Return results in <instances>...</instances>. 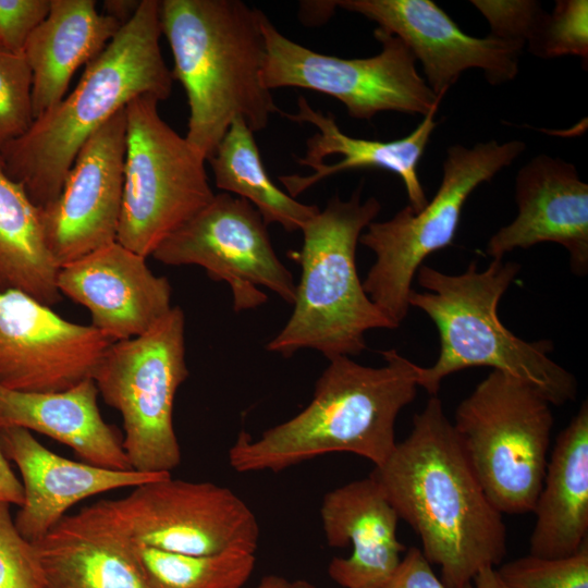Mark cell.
<instances>
[{
	"mask_svg": "<svg viewBox=\"0 0 588 588\" xmlns=\"http://www.w3.org/2000/svg\"><path fill=\"white\" fill-rule=\"evenodd\" d=\"M419 536L446 588H464L506 553L502 513L482 489L437 395L413 418L408 437L370 474Z\"/></svg>",
	"mask_w": 588,
	"mask_h": 588,
	"instance_id": "6da1fadb",
	"label": "cell"
},
{
	"mask_svg": "<svg viewBox=\"0 0 588 588\" xmlns=\"http://www.w3.org/2000/svg\"><path fill=\"white\" fill-rule=\"evenodd\" d=\"M161 35L159 1L140 0L133 17L86 64L74 90L0 150L7 173L37 207L58 197L82 146L128 102L142 95L170 97L174 78L161 53Z\"/></svg>",
	"mask_w": 588,
	"mask_h": 588,
	"instance_id": "7a4b0ae2",
	"label": "cell"
},
{
	"mask_svg": "<svg viewBox=\"0 0 588 588\" xmlns=\"http://www.w3.org/2000/svg\"><path fill=\"white\" fill-rule=\"evenodd\" d=\"M260 10L241 0H161L159 23L184 87L189 115L184 136L206 161L231 123L253 132L282 110L262 84L266 45Z\"/></svg>",
	"mask_w": 588,
	"mask_h": 588,
	"instance_id": "3957f363",
	"label": "cell"
},
{
	"mask_svg": "<svg viewBox=\"0 0 588 588\" xmlns=\"http://www.w3.org/2000/svg\"><path fill=\"white\" fill-rule=\"evenodd\" d=\"M381 354L385 365L377 368L348 356L328 358L310 403L257 440L242 431L229 451L231 467L277 473L335 452L382 465L396 445L395 420L416 396L419 366L396 350Z\"/></svg>",
	"mask_w": 588,
	"mask_h": 588,
	"instance_id": "277c9868",
	"label": "cell"
},
{
	"mask_svg": "<svg viewBox=\"0 0 588 588\" xmlns=\"http://www.w3.org/2000/svg\"><path fill=\"white\" fill-rule=\"evenodd\" d=\"M520 265L492 259L483 270L475 261L460 274L420 266L415 277L426 292L412 289L409 307L422 310L436 324L440 353L430 367L419 366L418 387L437 395L441 381L469 367H491L539 391L551 405L574 401L575 376L550 358L549 340L527 342L500 320L498 305Z\"/></svg>",
	"mask_w": 588,
	"mask_h": 588,
	"instance_id": "5b68a950",
	"label": "cell"
},
{
	"mask_svg": "<svg viewBox=\"0 0 588 588\" xmlns=\"http://www.w3.org/2000/svg\"><path fill=\"white\" fill-rule=\"evenodd\" d=\"M362 186L350 199L331 197L301 230L303 245L292 259L301 266L293 311L266 345L290 357L303 348L326 358L356 356L367 348L365 334L397 327L368 297L356 266L363 231L381 210L376 197L362 201Z\"/></svg>",
	"mask_w": 588,
	"mask_h": 588,
	"instance_id": "8992f818",
	"label": "cell"
},
{
	"mask_svg": "<svg viewBox=\"0 0 588 588\" xmlns=\"http://www.w3.org/2000/svg\"><path fill=\"white\" fill-rule=\"evenodd\" d=\"M458 441L502 514L532 513L548 463L553 415L530 384L492 370L456 408Z\"/></svg>",
	"mask_w": 588,
	"mask_h": 588,
	"instance_id": "52a82bcc",
	"label": "cell"
},
{
	"mask_svg": "<svg viewBox=\"0 0 588 588\" xmlns=\"http://www.w3.org/2000/svg\"><path fill=\"white\" fill-rule=\"evenodd\" d=\"M525 149L526 144L517 139L450 146L431 200L417 212L407 205L389 220L372 221L360 235L359 243L376 256L364 291L397 328L409 310L408 295L417 270L429 255L453 243L467 198Z\"/></svg>",
	"mask_w": 588,
	"mask_h": 588,
	"instance_id": "ba28073f",
	"label": "cell"
},
{
	"mask_svg": "<svg viewBox=\"0 0 588 588\" xmlns=\"http://www.w3.org/2000/svg\"><path fill=\"white\" fill-rule=\"evenodd\" d=\"M151 95L125 107L126 149L117 242L144 257L215 194L205 162L159 114Z\"/></svg>",
	"mask_w": 588,
	"mask_h": 588,
	"instance_id": "9c48e42d",
	"label": "cell"
},
{
	"mask_svg": "<svg viewBox=\"0 0 588 588\" xmlns=\"http://www.w3.org/2000/svg\"><path fill=\"white\" fill-rule=\"evenodd\" d=\"M184 331V313L173 306L144 334L114 342L94 376L105 403L122 416L134 470L171 473L181 463L173 405L188 377Z\"/></svg>",
	"mask_w": 588,
	"mask_h": 588,
	"instance_id": "30bf717a",
	"label": "cell"
},
{
	"mask_svg": "<svg viewBox=\"0 0 588 588\" xmlns=\"http://www.w3.org/2000/svg\"><path fill=\"white\" fill-rule=\"evenodd\" d=\"M266 45L262 84L271 90L298 87L326 94L342 102L348 115L370 120L383 111L425 117L438 110L437 96L416 69L409 48L377 27L381 50L367 58L345 59L316 52L284 36L259 12Z\"/></svg>",
	"mask_w": 588,
	"mask_h": 588,
	"instance_id": "8fae6325",
	"label": "cell"
},
{
	"mask_svg": "<svg viewBox=\"0 0 588 588\" xmlns=\"http://www.w3.org/2000/svg\"><path fill=\"white\" fill-rule=\"evenodd\" d=\"M106 502L134 544L187 555L255 554L258 548L260 528L252 510L229 488L212 482L169 475Z\"/></svg>",
	"mask_w": 588,
	"mask_h": 588,
	"instance_id": "7c38bea8",
	"label": "cell"
},
{
	"mask_svg": "<svg viewBox=\"0 0 588 588\" xmlns=\"http://www.w3.org/2000/svg\"><path fill=\"white\" fill-rule=\"evenodd\" d=\"M151 256L168 266H199L213 281H225L236 313L267 302L258 286L290 305L295 299L296 283L273 249L268 224L249 201L230 193L215 194Z\"/></svg>",
	"mask_w": 588,
	"mask_h": 588,
	"instance_id": "4fadbf2b",
	"label": "cell"
},
{
	"mask_svg": "<svg viewBox=\"0 0 588 588\" xmlns=\"http://www.w3.org/2000/svg\"><path fill=\"white\" fill-rule=\"evenodd\" d=\"M110 336L60 317L15 290L0 291V385L59 392L94 379Z\"/></svg>",
	"mask_w": 588,
	"mask_h": 588,
	"instance_id": "5bb4252c",
	"label": "cell"
},
{
	"mask_svg": "<svg viewBox=\"0 0 588 588\" xmlns=\"http://www.w3.org/2000/svg\"><path fill=\"white\" fill-rule=\"evenodd\" d=\"M125 149L124 108L85 142L58 197L40 208L47 246L59 268L117 242Z\"/></svg>",
	"mask_w": 588,
	"mask_h": 588,
	"instance_id": "9a60e30c",
	"label": "cell"
},
{
	"mask_svg": "<svg viewBox=\"0 0 588 588\" xmlns=\"http://www.w3.org/2000/svg\"><path fill=\"white\" fill-rule=\"evenodd\" d=\"M335 5L399 37L420 62L424 79L439 97L469 69L481 70L492 85L512 81L518 73L523 45L467 35L431 0H339Z\"/></svg>",
	"mask_w": 588,
	"mask_h": 588,
	"instance_id": "2e32d148",
	"label": "cell"
},
{
	"mask_svg": "<svg viewBox=\"0 0 588 588\" xmlns=\"http://www.w3.org/2000/svg\"><path fill=\"white\" fill-rule=\"evenodd\" d=\"M57 285L89 311L94 328L115 342L144 334L173 307L169 280L118 242L60 267Z\"/></svg>",
	"mask_w": 588,
	"mask_h": 588,
	"instance_id": "e0dca14e",
	"label": "cell"
},
{
	"mask_svg": "<svg viewBox=\"0 0 588 588\" xmlns=\"http://www.w3.org/2000/svg\"><path fill=\"white\" fill-rule=\"evenodd\" d=\"M518 212L488 241L492 259L516 248L556 243L569 254L574 274L588 272V185L576 167L560 158L538 155L524 164L515 177Z\"/></svg>",
	"mask_w": 588,
	"mask_h": 588,
	"instance_id": "ac0fdd59",
	"label": "cell"
},
{
	"mask_svg": "<svg viewBox=\"0 0 588 588\" xmlns=\"http://www.w3.org/2000/svg\"><path fill=\"white\" fill-rule=\"evenodd\" d=\"M0 445L22 475L24 502L14 524L30 542L44 538L82 500L171 475L114 470L71 461L51 452L29 430L20 427L1 429Z\"/></svg>",
	"mask_w": 588,
	"mask_h": 588,
	"instance_id": "d6986e66",
	"label": "cell"
},
{
	"mask_svg": "<svg viewBox=\"0 0 588 588\" xmlns=\"http://www.w3.org/2000/svg\"><path fill=\"white\" fill-rule=\"evenodd\" d=\"M33 543L45 588H150L106 499L65 515Z\"/></svg>",
	"mask_w": 588,
	"mask_h": 588,
	"instance_id": "ffe728a7",
	"label": "cell"
},
{
	"mask_svg": "<svg viewBox=\"0 0 588 588\" xmlns=\"http://www.w3.org/2000/svg\"><path fill=\"white\" fill-rule=\"evenodd\" d=\"M432 110L405 137L390 140H371L346 135L336 124L332 113L315 110L307 99L298 97L295 114L281 112L282 117L297 123H308L317 133L306 142V154L296 158L301 166L309 167V175L279 176L286 193L295 198L327 176L359 168H379L395 173L404 183L408 206L414 212L422 209L428 199L417 174L419 161L438 122Z\"/></svg>",
	"mask_w": 588,
	"mask_h": 588,
	"instance_id": "44dd1931",
	"label": "cell"
},
{
	"mask_svg": "<svg viewBox=\"0 0 588 588\" xmlns=\"http://www.w3.org/2000/svg\"><path fill=\"white\" fill-rule=\"evenodd\" d=\"M320 516L330 547H353L348 558L329 563L330 578L344 588H379L406 547L396 537L400 518L377 480L369 475L328 492Z\"/></svg>",
	"mask_w": 588,
	"mask_h": 588,
	"instance_id": "7402d4cb",
	"label": "cell"
},
{
	"mask_svg": "<svg viewBox=\"0 0 588 588\" xmlns=\"http://www.w3.org/2000/svg\"><path fill=\"white\" fill-rule=\"evenodd\" d=\"M94 379L59 392H19L0 385V430L20 427L70 446L84 463L131 470L123 438L98 408Z\"/></svg>",
	"mask_w": 588,
	"mask_h": 588,
	"instance_id": "603a6c76",
	"label": "cell"
},
{
	"mask_svg": "<svg viewBox=\"0 0 588 588\" xmlns=\"http://www.w3.org/2000/svg\"><path fill=\"white\" fill-rule=\"evenodd\" d=\"M121 26L100 13L94 0H51L23 50L32 74L34 120L64 98L75 71L95 59Z\"/></svg>",
	"mask_w": 588,
	"mask_h": 588,
	"instance_id": "cb8c5ba5",
	"label": "cell"
},
{
	"mask_svg": "<svg viewBox=\"0 0 588 588\" xmlns=\"http://www.w3.org/2000/svg\"><path fill=\"white\" fill-rule=\"evenodd\" d=\"M532 513L529 554L556 559L588 541V403L555 440Z\"/></svg>",
	"mask_w": 588,
	"mask_h": 588,
	"instance_id": "d4e9b609",
	"label": "cell"
},
{
	"mask_svg": "<svg viewBox=\"0 0 588 588\" xmlns=\"http://www.w3.org/2000/svg\"><path fill=\"white\" fill-rule=\"evenodd\" d=\"M58 271L40 208L10 177L0 158V291H20L50 307L61 299Z\"/></svg>",
	"mask_w": 588,
	"mask_h": 588,
	"instance_id": "484cf974",
	"label": "cell"
},
{
	"mask_svg": "<svg viewBox=\"0 0 588 588\" xmlns=\"http://www.w3.org/2000/svg\"><path fill=\"white\" fill-rule=\"evenodd\" d=\"M218 188L249 201L269 225L286 232L301 231L319 211L279 188L268 175L254 132L242 118L231 123L225 135L207 160Z\"/></svg>",
	"mask_w": 588,
	"mask_h": 588,
	"instance_id": "4316f807",
	"label": "cell"
},
{
	"mask_svg": "<svg viewBox=\"0 0 588 588\" xmlns=\"http://www.w3.org/2000/svg\"><path fill=\"white\" fill-rule=\"evenodd\" d=\"M134 550L150 588H242L256 563L252 553L187 555L138 544Z\"/></svg>",
	"mask_w": 588,
	"mask_h": 588,
	"instance_id": "83f0119b",
	"label": "cell"
},
{
	"mask_svg": "<svg viewBox=\"0 0 588 588\" xmlns=\"http://www.w3.org/2000/svg\"><path fill=\"white\" fill-rule=\"evenodd\" d=\"M526 47L541 59L579 57L583 66L587 69L588 1H556L551 13L543 11Z\"/></svg>",
	"mask_w": 588,
	"mask_h": 588,
	"instance_id": "f1b7e54d",
	"label": "cell"
},
{
	"mask_svg": "<svg viewBox=\"0 0 588 588\" xmlns=\"http://www.w3.org/2000/svg\"><path fill=\"white\" fill-rule=\"evenodd\" d=\"M506 588H588V541L565 558L532 554L495 568Z\"/></svg>",
	"mask_w": 588,
	"mask_h": 588,
	"instance_id": "f546056e",
	"label": "cell"
},
{
	"mask_svg": "<svg viewBox=\"0 0 588 588\" xmlns=\"http://www.w3.org/2000/svg\"><path fill=\"white\" fill-rule=\"evenodd\" d=\"M34 122L32 74L23 54L0 46V150Z\"/></svg>",
	"mask_w": 588,
	"mask_h": 588,
	"instance_id": "4dcf8cb0",
	"label": "cell"
},
{
	"mask_svg": "<svg viewBox=\"0 0 588 588\" xmlns=\"http://www.w3.org/2000/svg\"><path fill=\"white\" fill-rule=\"evenodd\" d=\"M0 588H45L33 542L16 529L10 504L0 501Z\"/></svg>",
	"mask_w": 588,
	"mask_h": 588,
	"instance_id": "1f68e13d",
	"label": "cell"
},
{
	"mask_svg": "<svg viewBox=\"0 0 588 588\" xmlns=\"http://www.w3.org/2000/svg\"><path fill=\"white\" fill-rule=\"evenodd\" d=\"M470 3L487 20L490 36L524 47L544 11L534 0H471Z\"/></svg>",
	"mask_w": 588,
	"mask_h": 588,
	"instance_id": "d6a6232c",
	"label": "cell"
},
{
	"mask_svg": "<svg viewBox=\"0 0 588 588\" xmlns=\"http://www.w3.org/2000/svg\"><path fill=\"white\" fill-rule=\"evenodd\" d=\"M51 0H0V46L16 54L50 11Z\"/></svg>",
	"mask_w": 588,
	"mask_h": 588,
	"instance_id": "836d02e7",
	"label": "cell"
},
{
	"mask_svg": "<svg viewBox=\"0 0 588 588\" xmlns=\"http://www.w3.org/2000/svg\"><path fill=\"white\" fill-rule=\"evenodd\" d=\"M379 588H446L433 573L422 551L411 547Z\"/></svg>",
	"mask_w": 588,
	"mask_h": 588,
	"instance_id": "e575fe53",
	"label": "cell"
},
{
	"mask_svg": "<svg viewBox=\"0 0 588 588\" xmlns=\"http://www.w3.org/2000/svg\"><path fill=\"white\" fill-rule=\"evenodd\" d=\"M0 501L21 506L24 502L23 485L12 471L0 445Z\"/></svg>",
	"mask_w": 588,
	"mask_h": 588,
	"instance_id": "d590c367",
	"label": "cell"
},
{
	"mask_svg": "<svg viewBox=\"0 0 588 588\" xmlns=\"http://www.w3.org/2000/svg\"><path fill=\"white\" fill-rule=\"evenodd\" d=\"M140 0H107L103 2V13L112 16L124 25L138 9Z\"/></svg>",
	"mask_w": 588,
	"mask_h": 588,
	"instance_id": "8d00e7d4",
	"label": "cell"
},
{
	"mask_svg": "<svg viewBox=\"0 0 588 588\" xmlns=\"http://www.w3.org/2000/svg\"><path fill=\"white\" fill-rule=\"evenodd\" d=\"M464 588H506L494 567H485Z\"/></svg>",
	"mask_w": 588,
	"mask_h": 588,
	"instance_id": "74e56055",
	"label": "cell"
},
{
	"mask_svg": "<svg viewBox=\"0 0 588 588\" xmlns=\"http://www.w3.org/2000/svg\"><path fill=\"white\" fill-rule=\"evenodd\" d=\"M290 581L279 575H266L256 588H289Z\"/></svg>",
	"mask_w": 588,
	"mask_h": 588,
	"instance_id": "f35d334b",
	"label": "cell"
},
{
	"mask_svg": "<svg viewBox=\"0 0 588 588\" xmlns=\"http://www.w3.org/2000/svg\"><path fill=\"white\" fill-rule=\"evenodd\" d=\"M289 588H316L311 583L304 580V579H297L295 581H290Z\"/></svg>",
	"mask_w": 588,
	"mask_h": 588,
	"instance_id": "ab89813d",
	"label": "cell"
}]
</instances>
